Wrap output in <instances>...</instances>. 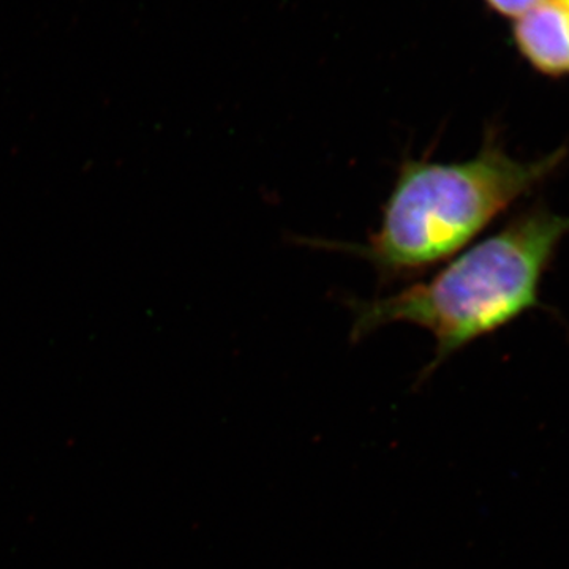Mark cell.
<instances>
[{
	"label": "cell",
	"instance_id": "obj_3",
	"mask_svg": "<svg viewBox=\"0 0 569 569\" xmlns=\"http://www.w3.org/2000/svg\"><path fill=\"white\" fill-rule=\"evenodd\" d=\"M516 43L539 73L569 77V9L560 0H546L519 18Z\"/></svg>",
	"mask_w": 569,
	"mask_h": 569
},
{
	"label": "cell",
	"instance_id": "obj_2",
	"mask_svg": "<svg viewBox=\"0 0 569 569\" xmlns=\"http://www.w3.org/2000/svg\"><path fill=\"white\" fill-rule=\"evenodd\" d=\"M568 156L561 146L537 160L516 159L489 127L481 149L466 162L403 160L376 233L367 244L343 249L366 258L385 283L422 274L552 179Z\"/></svg>",
	"mask_w": 569,
	"mask_h": 569
},
{
	"label": "cell",
	"instance_id": "obj_4",
	"mask_svg": "<svg viewBox=\"0 0 569 569\" xmlns=\"http://www.w3.org/2000/svg\"><path fill=\"white\" fill-rule=\"evenodd\" d=\"M546 0H488L490 7L507 17L520 18Z\"/></svg>",
	"mask_w": 569,
	"mask_h": 569
},
{
	"label": "cell",
	"instance_id": "obj_5",
	"mask_svg": "<svg viewBox=\"0 0 569 569\" xmlns=\"http://www.w3.org/2000/svg\"><path fill=\"white\" fill-rule=\"evenodd\" d=\"M560 2L563 3V6H567L569 9V0H560Z\"/></svg>",
	"mask_w": 569,
	"mask_h": 569
},
{
	"label": "cell",
	"instance_id": "obj_1",
	"mask_svg": "<svg viewBox=\"0 0 569 569\" xmlns=\"http://www.w3.org/2000/svg\"><path fill=\"white\" fill-rule=\"evenodd\" d=\"M568 236L569 216L541 201L527 206L429 280L351 302V340L359 342L392 323L426 329L436 339V351L421 383L449 356L542 307V280Z\"/></svg>",
	"mask_w": 569,
	"mask_h": 569
}]
</instances>
